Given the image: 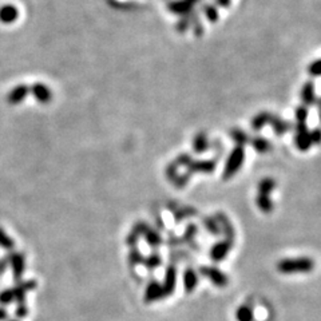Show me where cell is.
Returning a JSON list of instances; mask_svg holds the SVG:
<instances>
[{"label":"cell","instance_id":"obj_1","mask_svg":"<svg viewBox=\"0 0 321 321\" xmlns=\"http://www.w3.org/2000/svg\"><path fill=\"white\" fill-rule=\"evenodd\" d=\"M313 261L309 258H288L277 264L281 273H306L313 269Z\"/></svg>","mask_w":321,"mask_h":321},{"label":"cell","instance_id":"obj_2","mask_svg":"<svg viewBox=\"0 0 321 321\" xmlns=\"http://www.w3.org/2000/svg\"><path fill=\"white\" fill-rule=\"evenodd\" d=\"M242 162H244V150L241 146H238L233 150V153L229 157L227 168L224 170V178H230L232 175L237 173L238 169L241 168Z\"/></svg>","mask_w":321,"mask_h":321},{"label":"cell","instance_id":"obj_3","mask_svg":"<svg viewBox=\"0 0 321 321\" xmlns=\"http://www.w3.org/2000/svg\"><path fill=\"white\" fill-rule=\"evenodd\" d=\"M8 260H10V265L11 269H12V274H14V279L16 281L23 277L24 274V270H26V258H24V254L23 253H16V252H11L8 254Z\"/></svg>","mask_w":321,"mask_h":321},{"label":"cell","instance_id":"obj_4","mask_svg":"<svg viewBox=\"0 0 321 321\" xmlns=\"http://www.w3.org/2000/svg\"><path fill=\"white\" fill-rule=\"evenodd\" d=\"M37 288V281L34 280H28V281H21L12 288L14 290V296H15V301H18V304H23L26 300L27 292L34 290Z\"/></svg>","mask_w":321,"mask_h":321},{"label":"cell","instance_id":"obj_5","mask_svg":"<svg viewBox=\"0 0 321 321\" xmlns=\"http://www.w3.org/2000/svg\"><path fill=\"white\" fill-rule=\"evenodd\" d=\"M163 289L162 286L155 283V281H151L150 284L148 285V289H146V293H145V301L146 302H154V301L161 300L163 299Z\"/></svg>","mask_w":321,"mask_h":321},{"label":"cell","instance_id":"obj_6","mask_svg":"<svg viewBox=\"0 0 321 321\" xmlns=\"http://www.w3.org/2000/svg\"><path fill=\"white\" fill-rule=\"evenodd\" d=\"M296 145L300 150H306L312 145V139H311V134L306 132L305 129V123L304 125H299V129H297V137H296Z\"/></svg>","mask_w":321,"mask_h":321},{"label":"cell","instance_id":"obj_7","mask_svg":"<svg viewBox=\"0 0 321 321\" xmlns=\"http://www.w3.org/2000/svg\"><path fill=\"white\" fill-rule=\"evenodd\" d=\"M175 268L174 266H169L168 270H166V276H165V284H163L162 289H163V296H170L174 292V288H175Z\"/></svg>","mask_w":321,"mask_h":321},{"label":"cell","instance_id":"obj_8","mask_svg":"<svg viewBox=\"0 0 321 321\" xmlns=\"http://www.w3.org/2000/svg\"><path fill=\"white\" fill-rule=\"evenodd\" d=\"M202 273L208 276L209 279H210L211 283H214L218 286H224V285H227V276H224V274L220 272V270H217L214 268H204L202 269Z\"/></svg>","mask_w":321,"mask_h":321},{"label":"cell","instance_id":"obj_9","mask_svg":"<svg viewBox=\"0 0 321 321\" xmlns=\"http://www.w3.org/2000/svg\"><path fill=\"white\" fill-rule=\"evenodd\" d=\"M148 229H149L148 225H146L145 222H138L137 225L132 227V233H130V236L127 237L126 242L129 245H135L138 237H139L141 234H145V232H146Z\"/></svg>","mask_w":321,"mask_h":321},{"label":"cell","instance_id":"obj_10","mask_svg":"<svg viewBox=\"0 0 321 321\" xmlns=\"http://www.w3.org/2000/svg\"><path fill=\"white\" fill-rule=\"evenodd\" d=\"M227 252H229V244H227V242L217 244L211 250V258L216 260V261H221L222 258L227 256Z\"/></svg>","mask_w":321,"mask_h":321},{"label":"cell","instance_id":"obj_11","mask_svg":"<svg viewBox=\"0 0 321 321\" xmlns=\"http://www.w3.org/2000/svg\"><path fill=\"white\" fill-rule=\"evenodd\" d=\"M198 283V279H197V274L193 272V270H186L185 272V280H184V284H185V289L186 292H191V290H194L195 285Z\"/></svg>","mask_w":321,"mask_h":321},{"label":"cell","instance_id":"obj_12","mask_svg":"<svg viewBox=\"0 0 321 321\" xmlns=\"http://www.w3.org/2000/svg\"><path fill=\"white\" fill-rule=\"evenodd\" d=\"M14 246H15V241L0 227V247L4 249V250H10L11 252V250L14 249Z\"/></svg>","mask_w":321,"mask_h":321},{"label":"cell","instance_id":"obj_13","mask_svg":"<svg viewBox=\"0 0 321 321\" xmlns=\"http://www.w3.org/2000/svg\"><path fill=\"white\" fill-rule=\"evenodd\" d=\"M302 100L305 105H311L315 100V87L313 83H306L302 89Z\"/></svg>","mask_w":321,"mask_h":321},{"label":"cell","instance_id":"obj_14","mask_svg":"<svg viewBox=\"0 0 321 321\" xmlns=\"http://www.w3.org/2000/svg\"><path fill=\"white\" fill-rule=\"evenodd\" d=\"M14 301H15V296H14L12 288H8V289L0 292V305H8Z\"/></svg>","mask_w":321,"mask_h":321},{"label":"cell","instance_id":"obj_15","mask_svg":"<svg viewBox=\"0 0 321 321\" xmlns=\"http://www.w3.org/2000/svg\"><path fill=\"white\" fill-rule=\"evenodd\" d=\"M145 238L153 247H157L161 244V236L157 232H154L153 229H148L145 232Z\"/></svg>","mask_w":321,"mask_h":321},{"label":"cell","instance_id":"obj_16","mask_svg":"<svg viewBox=\"0 0 321 321\" xmlns=\"http://www.w3.org/2000/svg\"><path fill=\"white\" fill-rule=\"evenodd\" d=\"M257 205L258 208L264 211H270L272 210V202L268 198V195L261 194L257 198Z\"/></svg>","mask_w":321,"mask_h":321},{"label":"cell","instance_id":"obj_17","mask_svg":"<svg viewBox=\"0 0 321 321\" xmlns=\"http://www.w3.org/2000/svg\"><path fill=\"white\" fill-rule=\"evenodd\" d=\"M237 319L238 321H252L253 313L247 306H241L237 311Z\"/></svg>","mask_w":321,"mask_h":321},{"label":"cell","instance_id":"obj_18","mask_svg":"<svg viewBox=\"0 0 321 321\" xmlns=\"http://www.w3.org/2000/svg\"><path fill=\"white\" fill-rule=\"evenodd\" d=\"M273 188H274L273 179H264L263 182L260 184V186H258V189L261 191V194H265V195H268L269 193H270V190L273 189Z\"/></svg>","mask_w":321,"mask_h":321},{"label":"cell","instance_id":"obj_19","mask_svg":"<svg viewBox=\"0 0 321 321\" xmlns=\"http://www.w3.org/2000/svg\"><path fill=\"white\" fill-rule=\"evenodd\" d=\"M159 264H161V257H159L158 254H151V256H149L148 260H145V265H146V268L148 269H154L158 266Z\"/></svg>","mask_w":321,"mask_h":321},{"label":"cell","instance_id":"obj_20","mask_svg":"<svg viewBox=\"0 0 321 321\" xmlns=\"http://www.w3.org/2000/svg\"><path fill=\"white\" fill-rule=\"evenodd\" d=\"M194 148L195 151H198V153L205 151L206 148H208V141H206L205 135H198V137H197L194 142Z\"/></svg>","mask_w":321,"mask_h":321},{"label":"cell","instance_id":"obj_21","mask_svg":"<svg viewBox=\"0 0 321 321\" xmlns=\"http://www.w3.org/2000/svg\"><path fill=\"white\" fill-rule=\"evenodd\" d=\"M10 15H11V19L14 20L16 16V12H15V8H12V7H5L4 10L1 11V14H0V16H1V19L5 21L10 20Z\"/></svg>","mask_w":321,"mask_h":321},{"label":"cell","instance_id":"obj_22","mask_svg":"<svg viewBox=\"0 0 321 321\" xmlns=\"http://www.w3.org/2000/svg\"><path fill=\"white\" fill-rule=\"evenodd\" d=\"M253 146L257 149V151H260V153H264V151H266L269 148V143L265 141V139H263V138H258V139H256L254 142H253Z\"/></svg>","mask_w":321,"mask_h":321},{"label":"cell","instance_id":"obj_23","mask_svg":"<svg viewBox=\"0 0 321 321\" xmlns=\"http://www.w3.org/2000/svg\"><path fill=\"white\" fill-rule=\"evenodd\" d=\"M15 315L18 319H24V317L28 315V308H27V305L24 304V302H23V304H18V306H16Z\"/></svg>","mask_w":321,"mask_h":321},{"label":"cell","instance_id":"obj_24","mask_svg":"<svg viewBox=\"0 0 321 321\" xmlns=\"http://www.w3.org/2000/svg\"><path fill=\"white\" fill-rule=\"evenodd\" d=\"M129 260H130V263H132V265H137V264L142 263V256H141V253L138 252L137 249H132V253H130V257H129Z\"/></svg>","mask_w":321,"mask_h":321},{"label":"cell","instance_id":"obj_25","mask_svg":"<svg viewBox=\"0 0 321 321\" xmlns=\"http://www.w3.org/2000/svg\"><path fill=\"white\" fill-rule=\"evenodd\" d=\"M232 137L234 138V141L240 143V145H242V143H245L247 141L246 135H245L242 132H240V130L232 132Z\"/></svg>","mask_w":321,"mask_h":321},{"label":"cell","instance_id":"obj_26","mask_svg":"<svg viewBox=\"0 0 321 321\" xmlns=\"http://www.w3.org/2000/svg\"><path fill=\"white\" fill-rule=\"evenodd\" d=\"M309 73H311L313 76L321 75V60H317V62H315V63L309 66Z\"/></svg>","mask_w":321,"mask_h":321},{"label":"cell","instance_id":"obj_27","mask_svg":"<svg viewBox=\"0 0 321 321\" xmlns=\"http://www.w3.org/2000/svg\"><path fill=\"white\" fill-rule=\"evenodd\" d=\"M296 116H297L299 125H304V123H305V118H306V109H304V107H300L299 110L296 111Z\"/></svg>","mask_w":321,"mask_h":321},{"label":"cell","instance_id":"obj_28","mask_svg":"<svg viewBox=\"0 0 321 321\" xmlns=\"http://www.w3.org/2000/svg\"><path fill=\"white\" fill-rule=\"evenodd\" d=\"M8 266H10V260H8V256H5L4 258H0V274L4 273Z\"/></svg>","mask_w":321,"mask_h":321},{"label":"cell","instance_id":"obj_29","mask_svg":"<svg viewBox=\"0 0 321 321\" xmlns=\"http://www.w3.org/2000/svg\"><path fill=\"white\" fill-rule=\"evenodd\" d=\"M206 15L209 16L210 20H216L217 19V11L213 7H206Z\"/></svg>","mask_w":321,"mask_h":321},{"label":"cell","instance_id":"obj_30","mask_svg":"<svg viewBox=\"0 0 321 321\" xmlns=\"http://www.w3.org/2000/svg\"><path fill=\"white\" fill-rule=\"evenodd\" d=\"M311 139H312V143H313V142H320V141H321V132H320V130H315V132H312Z\"/></svg>","mask_w":321,"mask_h":321},{"label":"cell","instance_id":"obj_31","mask_svg":"<svg viewBox=\"0 0 321 321\" xmlns=\"http://www.w3.org/2000/svg\"><path fill=\"white\" fill-rule=\"evenodd\" d=\"M7 317H8V313L5 311V308L0 306V321H5L7 320Z\"/></svg>","mask_w":321,"mask_h":321},{"label":"cell","instance_id":"obj_32","mask_svg":"<svg viewBox=\"0 0 321 321\" xmlns=\"http://www.w3.org/2000/svg\"><path fill=\"white\" fill-rule=\"evenodd\" d=\"M218 3L221 5H227L229 4V0H218Z\"/></svg>","mask_w":321,"mask_h":321},{"label":"cell","instance_id":"obj_33","mask_svg":"<svg viewBox=\"0 0 321 321\" xmlns=\"http://www.w3.org/2000/svg\"><path fill=\"white\" fill-rule=\"evenodd\" d=\"M10 321H19V320H10Z\"/></svg>","mask_w":321,"mask_h":321}]
</instances>
